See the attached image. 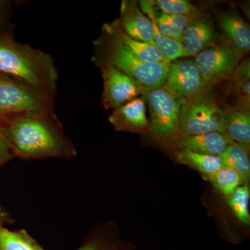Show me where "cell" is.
<instances>
[{"label": "cell", "instance_id": "1", "mask_svg": "<svg viewBox=\"0 0 250 250\" xmlns=\"http://www.w3.org/2000/svg\"><path fill=\"white\" fill-rule=\"evenodd\" d=\"M0 133L9 143L15 156L26 159H72L77 154L73 142L67 137L52 111L14 115Z\"/></svg>", "mask_w": 250, "mask_h": 250}, {"label": "cell", "instance_id": "2", "mask_svg": "<svg viewBox=\"0 0 250 250\" xmlns=\"http://www.w3.org/2000/svg\"><path fill=\"white\" fill-rule=\"evenodd\" d=\"M0 73L16 77L52 95L59 78L49 54L7 38H0Z\"/></svg>", "mask_w": 250, "mask_h": 250}, {"label": "cell", "instance_id": "3", "mask_svg": "<svg viewBox=\"0 0 250 250\" xmlns=\"http://www.w3.org/2000/svg\"><path fill=\"white\" fill-rule=\"evenodd\" d=\"M95 44L103 53L100 62H107L119 69L143 89L158 88L165 83L170 63L143 62L104 31L101 39Z\"/></svg>", "mask_w": 250, "mask_h": 250}, {"label": "cell", "instance_id": "4", "mask_svg": "<svg viewBox=\"0 0 250 250\" xmlns=\"http://www.w3.org/2000/svg\"><path fill=\"white\" fill-rule=\"evenodd\" d=\"M52 95L24 81L0 73V117L52 111Z\"/></svg>", "mask_w": 250, "mask_h": 250}, {"label": "cell", "instance_id": "5", "mask_svg": "<svg viewBox=\"0 0 250 250\" xmlns=\"http://www.w3.org/2000/svg\"><path fill=\"white\" fill-rule=\"evenodd\" d=\"M149 111L150 131L158 139L174 141L179 137L182 98L164 85L143 90Z\"/></svg>", "mask_w": 250, "mask_h": 250}, {"label": "cell", "instance_id": "6", "mask_svg": "<svg viewBox=\"0 0 250 250\" xmlns=\"http://www.w3.org/2000/svg\"><path fill=\"white\" fill-rule=\"evenodd\" d=\"M210 132L225 133V129L223 111L210 93L182 99L179 137Z\"/></svg>", "mask_w": 250, "mask_h": 250}, {"label": "cell", "instance_id": "7", "mask_svg": "<svg viewBox=\"0 0 250 250\" xmlns=\"http://www.w3.org/2000/svg\"><path fill=\"white\" fill-rule=\"evenodd\" d=\"M240 57L229 43L205 49L193 59L194 65L207 86L228 81L239 64Z\"/></svg>", "mask_w": 250, "mask_h": 250}, {"label": "cell", "instance_id": "8", "mask_svg": "<svg viewBox=\"0 0 250 250\" xmlns=\"http://www.w3.org/2000/svg\"><path fill=\"white\" fill-rule=\"evenodd\" d=\"M100 70L104 82L102 102L106 109H116L142 95V87L119 69L100 62Z\"/></svg>", "mask_w": 250, "mask_h": 250}, {"label": "cell", "instance_id": "9", "mask_svg": "<svg viewBox=\"0 0 250 250\" xmlns=\"http://www.w3.org/2000/svg\"><path fill=\"white\" fill-rule=\"evenodd\" d=\"M164 85L182 99L197 98L210 91L192 59L183 58L170 62Z\"/></svg>", "mask_w": 250, "mask_h": 250}, {"label": "cell", "instance_id": "10", "mask_svg": "<svg viewBox=\"0 0 250 250\" xmlns=\"http://www.w3.org/2000/svg\"><path fill=\"white\" fill-rule=\"evenodd\" d=\"M146 104L141 95L113 109L108 121L116 131L139 134L149 132L150 126L146 116Z\"/></svg>", "mask_w": 250, "mask_h": 250}, {"label": "cell", "instance_id": "11", "mask_svg": "<svg viewBox=\"0 0 250 250\" xmlns=\"http://www.w3.org/2000/svg\"><path fill=\"white\" fill-rule=\"evenodd\" d=\"M216 33L213 22L208 16L198 14L184 29L181 43L188 57H196L205 49L216 45Z\"/></svg>", "mask_w": 250, "mask_h": 250}, {"label": "cell", "instance_id": "12", "mask_svg": "<svg viewBox=\"0 0 250 250\" xmlns=\"http://www.w3.org/2000/svg\"><path fill=\"white\" fill-rule=\"evenodd\" d=\"M118 21L121 29L130 37L141 42L154 44L152 23L140 9L137 1H122L121 14Z\"/></svg>", "mask_w": 250, "mask_h": 250}, {"label": "cell", "instance_id": "13", "mask_svg": "<svg viewBox=\"0 0 250 250\" xmlns=\"http://www.w3.org/2000/svg\"><path fill=\"white\" fill-rule=\"evenodd\" d=\"M174 142L177 149H186L207 155L220 156L233 141L225 133L210 132L180 136Z\"/></svg>", "mask_w": 250, "mask_h": 250}, {"label": "cell", "instance_id": "14", "mask_svg": "<svg viewBox=\"0 0 250 250\" xmlns=\"http://www.w3.org/2000/svg\"><path fill=\"white\" fill-rule=\"evenodd\" d=\"M103 31L111 36L124 46L125 48L143 62L170 63L164 54L154 44L135 40L125 34L121 29L118 19L114 22L104 24Z\"/></svg>", "mask_w": 250, "mask_h": 250}, {"label": "cell", "instance_id": "15", "mask_svg": "<svg viewBox=\"0 0 250 250\" xmlns=\"http://www.w3.org/2000/svg\"><path fill=\"white\" fill-rule=\"evenodd\" d=\"M218 22L229 45L238 54L240 59L249 54L250 50V28L236 12L229 11L219 15Z\"/></svg>", "mask_w": 250, "mask_h": 250}, {"label": "cell", "instance_id": "16", "mask_svg": "<svg viewBox=\"0 0 250 250\" xmlns=\"http://www.w3.org/2000/svg\"><path fill=\"white\" fill-rule=\"evenodd\" d=\"M221 108L225 134L233 142L250 146V108L236 104Z\"/></svg>", "mask_w": 250, "mask_h": 250}, {"label": "cell", "instance_id": "17", "mask_svg": "<svg viewBox=\"0 0 250 250\" xmlns=\"http://www.w3.org/2000/svg\"><path fill=\"white\" fill-rule=\"evenodd\" d=\"M140 9L147 15L152 23L154 42L157 48L164 54L169 62L189 57L183 45L178 41L166 37L159 32L156 22V11L152 1H140Z\"/></svg>", "mask_w": 250, "mask_h": 250}, {"label": "cell", "instance_id": "18", "mask_svg": "<svg viewBox=\"0 0 250 250\" xmlns=\"http://www.w3.org/2000/svg\"><path fill=\"white\" fill-rule=\"evenodd\" d=\"M174 154L177 163L198 171L202 177L215 173L224 166L220 156L207 155L181 149H176Z\"/></svg>", "mask_w": 250, "mask_h": 250}, {"label": "cell", "instance_id": "19", "mask_svg": "<svg viewBox=\"0 0 250 250\" xmlns=\"http://www.w3.org/2000/svg\"><path fill=\"white\" fill-rule=\"evenodd\" d=\"M250 146L233 142L220 156L224 166L238 172L243 184L248 185L250 179Z\"/></svg>", "mask_w": 250, "mask_h": 250}, {"label": "cell", "instance_id": "20", "mask_svg": "<svg viewBox=\"0 0 250 250\" xmlns=\"http://www.w3.org/2000/svg\"><path fill=\"white\" fill-rule=\"evenodd\" d=\"M230 89L236 98L237 104L250 108V61L239 62L229 79Z\"/></svg>", "mask_w": 250, "mask_h": 250}, {"label": "cell", "instance_id": "21", "mask_svg": "<svg viewBox=\"0 0 250 250\" xmlns=\"http://www.w3.org/2000/svg\"><path fill=\"white\" fill-rule=\"evenodd\" d=\"M0 250H45L26 230L0 229Z\"/></svg>", "mask_w": 250, "mask_h": 250}, {"label": "cell", "instance_id": "22", "mask_svg": "<svg viewBox=\"0 0 250 250\" xmlns=\"http://www.w3.org/2000/svg\"><path fill=\"white\" fill-rule=\"evenodd\" d=\"M203 178L213 184L226 198H228L237 188L244 185L238 172L226 166H223L215 173L205 176Z\"/></svg>", "mask_w": 250, "mask_h": 250}, {"label": "cell", "instance_id": "23", "mask_svg": "<svg viewBox=\"0 0 250 250\" xmlns=\"http://www.w3.org/2000/svg\"><path fill=\"white\" fill-rule=\"evenodd\" d=\"M192 16H171L161 12L156 14L158 29L163 36L181 42L184 29L191 21Z\"/></svg>", "mask_w": 250, "mask_h": 250}, {"label": "cell", "instance_id": "24", "mask_svg": "<svg viewBox=\"0 0 250 250\" xmlns=\"http://www.w3.org/2000/svg\"><path fill=\"white\" fill-rule=\"evenodd\" d=\"M250 198L249 186L246 184L237 188L232 194L227 198L233 214L238 221L246 227H250Z\"/></svg>", "mask_w": 250, "mask_h": 250}, {"label": "cell", "instance_id": "25", "mask_svg": "<svg viewBox=\"0 0 250 250\" xmlns=\"http://www.w3.org/2000/svg\"><path fill=\"white\" fill-rule=\"evenodd\" d=\"M117 247L113 231L102 229L97 230L90 234L77 250H114Z\"/></svg>", "mask_w": 250, "mask_h": 250}, {"label": "cell", "instance_id": "26", "mask_svg": "<svg viewBox=\"0 0 250 250\" xmlns=\"http://www.w3.org/2000/svg\"><path fill=\"white\" fill-rule=\"evenodd\" d=\"M154 6L162 12L171 16H193L198 14V9L186 0H156L152 1Z\"/></svg>", "mask_w": 250, "mask_h": 250}, {"label": "cell", "instance_id": "27", "mask_svg": "<svg viewBox=\"0 0 250 250\" xmlns=\"http://www.w3.org/2000/svg\"><path fill=\"white\" fill-rule=\"evenodd\" d=\"M14 156L9 143L0 133V166L11 160Z\"/></svg>", "mask_w": 250, "mask_h": 250}, {"label": "cell", "instance_id": "28", "mask_svg": "<svg viewBox=\"0 0 250 250\" xmlns=\"http://www.w3.org/2000/svg\"><path fill=\"white\" fill-rule=\"evenodd\" d=\"M14 219L6 208L0 203V229L5 225L14 223Z\"/></svg>", "mask_w": 250, "mask_h": 250}, {"label": "cell", "instance_id": "29", "mask_svg": "<svg viewBox=\"0 0 250 250\" xmlns=\"http://www.w3.org/2000/svg\"><path fill=\"white\" fill-rule=\"evenodd\" d=\"M3 118H4V117H0V123H1V121H2Z\"/></svg>", "mask_w": 250, "mask_h": 250}, {"label": "cell", "instance_id": "30", "mask_svg": "<svg viewBox=\"0 0 250 250\" xmlns=\"http://www.w3.org/2000/svg\"><path fill=\"white\" fill-rule=\"evenodd\" d=\"M114 250H122L120 249V248H118V247H117L116 249H115Z\"/></svg>", "mask_w": 250, "mask_h": 250}]
</instances>
